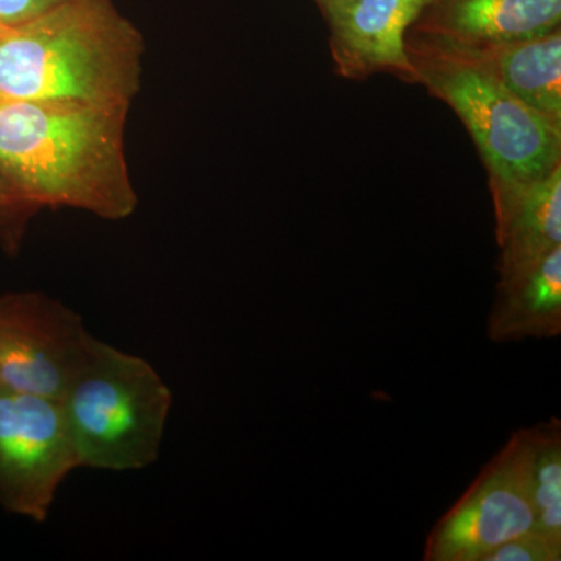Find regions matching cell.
<instances>
[{
    "label": "cell",
    "instance_id": "52a82bcc",
    "mask_svg": "<svg viewBox=\"0 0 561 561\" xmlns=\"http://www.w3.org/2000/svg\"><path fill=\"white\" fill-rule=\"evenodd\" d=\"M535 529L522 445L508 442L482 468L470 489L432 527L426 561H482L497 546Z\"/></svg>",
    "mask_w": 561,
    "mask_h": 561
},
{
    "label": "cell",
    "instance_id": "9c48e42d",
    "mask_svg": "<svg viewBox=\"0 0 561 561\" xmlns=\"http://www.w3.org/2000/svg\"><path fill=\"white\" fill-rule=\"evenodd\" d=\"M490 191L501 250L500 279L534 267L561 247V165L542 179L490 180Z\"/></svg>",
    "mask_w": 561,
    "mask_h": 561
},
{
    "label": "cell",
    "instance_id": "2e32d148",
    "mask_svg": "<svg viewBox=\"0 0 561 561\" xmlns=\"http://www.w3.org/2000/svg\"><path fill=\"white\" fill-rule=\"evenodd\" d=\"M65 0H0V27H13Z\"/></svg>",
    "mask_w": 561,
    "mask_h": 561
},
{
    "label": "cell",
    "instance_id": "30bf717a",
    "mask_svg": "<svg viewBox=\"0 0 561 561\" xmlns=\"http://www.w3.org/2000/svg\"><path fill=\"white\" fill-rule=\"evenodd\" d=\"M561 27V0H431L409 31L459 44H490Z\"/></svg>",
    "mask_w": 561,
    "mask_h": 561
},
{
    "label": "cell",
    "instance_id": "8fae6325",
    "mask_svg": "<svg viewBox=\"0 0 561 561\" xmlns=\"http://www.w3.org/2000/svg\"><path fill=\"white\" fill-rule=\"evenodd\" d=\"M459 46L519 101L561 128V27L527 38Z\"/></svg>",
    "mask_w": 561,
    "mask_h": 561
},
{
    "label": "cell",
    "instance_id": "3957f363",
    "mask_svg": "<svg viewBox=\"0 0 561 561\" xmlns=\"http://www.w3.org/2000/svg\"><path fill=\"white\" fill-rule=\"evenodd\" d=\"M405 50L419 84L463 122L490 180H537L561 165V128L519 101L470 51L413 31Z\"/></svg>",
    "mask_w": 561,
    "mask_h": 561
},
{
    "label": "cell",
    "instance_id": "7a4b0ae2",
    "mask_svg": "<svg viewBox=\"0 0 561 561\" xmlns=\"http://www.w3.org/2000/svg\"><path fill=\"white\" fill-rule=\"evenodd\" d=\"M146 41L113 0H65L0 27V102H73L130 108Z\"/></svg>",
    "mask_w": 561,
    "mask_h": 561
},
{
    "label": "cell",
    "instance_id": "4fadbf2b",
    "mask_svg": "<svg viewBox=\"0 0 561 561\" xmlns=\"http://www.w3.org/2000/svg\"><path fill=\"white\" fill-rule=\"evenodd\" d=\"M529 485L535 529L561 541V421L516 431Z\"/></svg>",
    "mask_w": 561,
    "mask_h": 561
},
{
    "label": "cell",
    "instance_id": "277c9868",
    "mask_svg": "<svg viewBox=\"0 0 561 561\" xmlns=\"http://www.w3.org/2000/svg\"><path fill=\"white\" fill-rule=\"evenodd\" d=\"M173 394L153 365L92 337L62 393L80 468L138 471L158 460Z\"/></svg>",
    "mask_w": 561,
    "mask_h": 561
},
{
    "label": "cell",
    "instance_id": "e0dca14e",
    "mask_svg": "<svg viewBox=\"0 0 561 561\" xmlns=\"http://www.w3.org/2000/svg\"><path fill=\"white\" fill-rule=\"evenodd\" d=\"M346 2H350V0H316L321 14L327 13L328 10L334 9V7L343 5V3Z\"/></svg>",
    "mask_w": 561,
    "mask_h": 561
},
{
    "label": "cell",
    "instance_id": "6da1fadb",
    "mask_svg": "<svg viewBox=\"0 0 561 561\" xmlns=\"http://www.w3.org/2000/svg\"><path fill=\"white\" fill-rule=\"evenodd\" d=\"M125 106L0 102V172L38 209L84 210L119 221L139 205Z\"/></svg>",
    "mask_w": 561,
    "mask_h": 561
},
{
    "label": "cell",
    "instance_id": "5b68a950",
    "mask_svg": "<svg viewBox=\"0 0 561 561\" xmlns=\"http://www.w3.org/2000/svg\"><path fill=\"white\" fill-rule=\"evenodd\" d=\"M79 468L60 400L0 389V505L44 523Z\"/></svg>",
    "mask_w": 561,
    "mask_h": 561
},
{
    "label": "cell",
    "instance_id": "7c38bea8",
    "mask_svg": "<svg viewBox=\"0 0 561 561\" xmlns=\"http://www.w3.org/2000/svg\"><path fill=\"white\" fill-rule=\"evenodd\" d=\"M561 334V247L534 267L497 280L486 321L494 343L553 339Z\"/></svg>",
    "mask_w": 561,
    "mask_h": 561
},
{
    "label": "cell",
    "instance_id": "ba28073f",
    "mask_svg": "<svg viewBox=\"0 0 561 561\" xmlns=\"http://www.w3.org/2000/svg\"><path fill=\"white\" fill-rule=\"evenodd\" d=\"M431 0H350L323 13L337 76L365 80L390 73L419 84L405 50V35Z\"/></svg>",
    "mask_w": 561,
    "mask_h": 561
},
{
    "label": "cell",
    "instance_id": "9a60e30c",
    "mask_svg": "<svg viewBox=\"0 0 561 561\" xmlns=\"http://www.w3.org/2000/svg\"><path fill=\"white\" fill-rule=\"evenodd\" d=\"M561 541L531 529L497 546L482 561H560Z\"/></svg>",
    "mask_w": 561,
    "mask_h": 561
},
{
    "label": "cell",
    "instance_id": "8992f818",
    "mask_svg": "<svg viewBox=\"0 0 561 561\" xmlns=\"http://www.w3.org/2000/svg\"><path fill=\"white\" fill-rule=\"evenodd\" d=\"M94 335L41 291L0 294V389L61 400Z\"/></svg>",
    "mask_w": 561,
    "mask_h": 561
},
{
    "label": "cell",
    "instance_id": "5bb4252c",
    "mask_svg": "<svg viewBox=\"0 0 561 561\" xmlns=\"http://www.w3.org/2000/svg\"><path fill=\"white\" fill-rule=\"evenodd\" d=\"M38 210L0 172V245L9 253L20 249L28 221Z\"/></svg>",
    "mask_w": 561,
    "mask_h": 561
}]
</instances>
